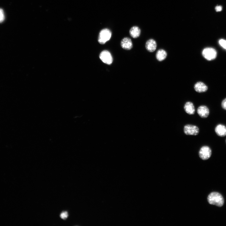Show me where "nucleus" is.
I'll return each instance as SVG.
<instances>
[{"instance_id": "4468645a", "label": "nucleus", "mask_w": 226, "mask_h": 226, "mask_svg": "<svg viewBox=\"0 0 226 226\" xmlns=\"http://www.w3.org/2000/svg\"><path fill=\"white\" fill-rule=\"evenodd\" d=\"M167 56V52L161 49L157 51L156 57L158 61H162L166 59Z\"/></svg>"}, {"instance_id": "aec40b11", "label": "nucleus", "mask_w": 226, "mask_h": 226, "mask_svg": "<svg viewBox=\"0 0 226 226\" xmlns=\"http://www.w3.org/2000/svg\"></svg>"}, {"instance_id": "6e6552de", "label": "nucleus", "mask_w": 226, "mask_h": 226, "mask_svg": "<svg viewBox=\"0 0 226 226\" xmlns=\"http://www.w3.org/2000/svg\"><path fill=\"white\" fill-rule=\"evenodd\" d=\"M121 46L124 49L130 50L133 47V45L130 38L128 37L124 38L121 41Z\"/></svg>"}, {"instance_id": "f03ea898", "label": "nucleus", "mask_w": 226, "mask_h": 226, "mask_svg": "<svg viewBox=\"0 0 226 226\" xmlns=\"http://www.w3.org/2000/svg\"><path fill=\"white\" fill-rule=\"evenodd\" d=\"M111 31L108 28L102 29L99 34L98 41L101 44H104L110 39L111 36Z\"/></svg>"}, {"instance_id": "0eeeda50", "label": "nucleus", "mask_w": 226, "mask_h": 226, "mask_svg": "<svg viewBox=\"0 0 226 226\" xmlns=\"http://www.w3.org/2000/svg\"><path fill=\"white\" fill-rule=\"evenodd\" d=\"M198 115L202 118H207L210 114V111L208 108L205 106H201L197 109Z\"/></svg>"}, {"instance_id": "20e7f679", "label": "nucleus", "mask_w": 226, "mask_h": 226, "mask_svg": "<svg viewBox=\"0 0 226 226\" xmlns=\"http://www.w3.org/2000/svg\"><path fill=\"white\" fill-rule=\"evenodd\" d=\"M211 150L210 147L207 146L202 147L199 152L200 157L203 160L208 159L211 157Z\"/></svg>"}, {"instance_id": "a211bd4d", "label": "nucleus", "mask_w": 226, "mask_h": 226, "mask_svg": "<svg viewBox=\"0 0 226 226\" xmlns=\"http://www.w3.org/2000/svg\"><path fill=\"white\" fill-rule=\"evenodd\" d=\"M221 106L223 109L226 110V98L222 101L221 103Z\"/></svg>"}, {"instance_id": "2eb2a0df", "label": "nucleus", "mask_w": 226, "mask_h": 226, "mask_svg": "<svg viewBox=\"0 0 226 226\" xmlns=\"http://www.w3.org/2000/svg\"><path fill=\"white\" fill-rule=\"evenodd\" d=\"M219 43L220 46L226 50V41L221 39L219 41Z\"/></svg>"}, {"instance_id": "1a4fd4ad", "label": "nucleus", "mask_w": 226, "mask_h": 226, "mask_svg": "<svg viewBox=\"0 0 226 226\" xmlns=\"http://www.w3.org/2000/svg\"><path fill=\"white\" fill-rule=\"evenodd\" d=\"M194 89L196 92L202 93L207 91L208 87L205 83L202 82H198L194 85Z\"/></svg>"}, {"instance_id": "f8f14e48", "label": "nucleus", "mask_w": 226, "mask_h": 226, "mask_svg": "<svg viewBox=\"0 0 226 226\" xmlns=\"http://www.w3.org/2000/svg\"><path fill=\"white\" fill-rule=\"evenodd\" d=\"M184 108L185 112L189 115H193L194 114L195 108L193 103L189 102H187Z\"/></svg>"}, {"instance_id": "9b49d317", "label": "nucleus", "mask_w": 226, "mask_h": 226, "mask_svg": "<svg viewBox=\"0 0 226 226\" xmlns=\"http://www.w3.org/2000/svg\"><path fill=\"white\" fill-rule=\"evenodd\" d=\"M215 131L219 137H223L226 136V127L223 125L219 124L217 125L215 128Z\"/></svg>"}, {"instance_id": "f257e3e1", "label": "nucleus", "mask_w": 226, "mask_h": 226, "mask_svg": "<svg viewBox=\"0 0 226 226\" xmlns=\"http://www.w3.org/2000/svg\"><path fill=\"white\" fill-rule=\"evenodd\" d=\"M208 201L210 204L219 207L222 206L224 203V199L222 195L216 192L210 194L208 197Z\"/></svg>"}, {"instance_id": "423d86ee", "label": "nucleus", "mask_w": 226, "mask_h": 226, "mask_svg": "<svg viewBox=\"0 0 226 226\" xmlns=\"http://www.w3.org/2000/svg\"><path fill=\"white\" fill-rule=\"evenodd\" d=\"M99 57L104 63L110 65L113 62V58L111 53L107 50L102 51L100 54Z\"/></svg>"}, {"instance_id": "f3484780", "label": "nucleus", "mask_w": 226, "mask_h": 226, "mask_svg": "<svg viewBox=\"0 0 226 226\" xmlns=\"http://www.w3.org/2000/svg\"><path fill=\"white\" fill-rule=\"evenodd\" d=\"M5 19V15L2 10L0 9V22H2Z\"/></svg>"}, {"instance_id": "39448f33", "label": "nucleus", "mask_w": 226, "mask_h": 226, "mask_svg": "<svg viewBox=\"0 0 226 226\" xmlns=\"http://www.w3.org/2000/svg\"><path fill=\"white\" fill-rule=\"evenodd\" d=\"M184 132L187 135H197L198 134L199 130L195 125L187 124L184 127Z\"/></svg>"}, {"instance_id": "dca6fc26", "label": "nucleus", "mask_w": 226, "mask_h": 226, "mask_svg": "<svg viewBox=\"0 0 226 226\" xmlns=\"http://www.w3.org/2000/svg\"><path fill=\"white\" fill-rule=\"evenodd\" d=\"M68 216V214L67 211L62 212L60 215V217L63 219H65Z\"/></svg>"}, {"instance_id": "6ab92c4d", "label": "nucleus", "mask_w": 226, "mask_h": 226, "mask_svg": "<svg viewBox=\"0 0 226 226\" xmlns=\"http://www.w3.org/2000/svg\"><path fill=\"white\" fill-rule=\"evenodd\" d=\"M215 10L217 12L220 11L222 10V7L220 6H217L215 8Z\"/></svg>"}, {"instance_id": "7ed1b4c3", "label": "nucleus", "mask_w": 226, "mask_h": 226, "mask_svg": "<svg viewBox=\"0 0 226 226\" xmlns=\"http://www.w3.org/2000/svg\"><path fill=\"white\" fill-rule=\"evenodd\" d=\"M202 55L209 61L215 59L217 57L216 50L212 48H206L203 49L202 52Z\"/></svg>"}, {"instance_id": "ddd939ff", "label": "nucleus", "mask_w": 226, "mask_h": 226, "mask_svg": "<svg viewBox=\"0 0 226 226\" xmlns=\"http://www.w3.org/2000/svg\"><path fill=\"white\" fill-rule=\"evenodd\" d=\"M130 36L133 38L138 37L141 33V30L137 26H133L131 28L129 31Z\"/></svg>"}, {"instance_id": "9d476101", "label": "nucleus", "mask_w": 226, "mask_h": 226, "mask_svg": "<svg viewBox=\"0 0 226 226\" xmlns=\"http://www.w3.org/2000/svg\"><path fill=\"white\" fill-rule=\"evenodd\" d=\"M146 50L150 52L155 51L157 47V43L156 41L153 39H150L148 40L146 45Z\"/></svg>"}]
</instances>
